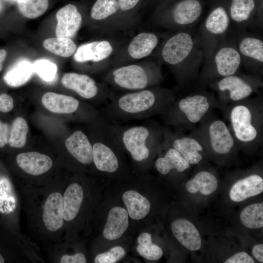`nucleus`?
Returning <instances> with one entry per match:
<instances>
[{
	"label": "nucleus",
	"instance_id": "obj_1",
	"mask_svg": "<svg viewBox=\"0 0 263 263\" xmlns=\"http://www.w3.org/2000/svg\"><path fill=\"white\" fill-rule=\"evenodd\" d=\"M67 183L64 179L56 177L43 185L17 186L26 217L27 236L40 248L64 239L63 196Z\"/></svg>",
	"mask_w": 263,
	"mask_h": 263
},
{
	"label": "nucleus",
	"instance_id": "obj_2",
	"mask_svg": "<svg viewBox=\"0 0 263 263\" xmlns=\"http://www.w3.org/2000/svg\"><path fill=\"white\" fill-rule=\"evenodd\" d=\"M177 98L175 92L159 86L115 95L103 113L111 120L129 121L162 115Z\"/></svg>",
	"mask_w": 263,
	"mask_h": 263
},
{
	"label": "nucleus",
	"instance_id": "obj_3",
	"mask_svg": "<svg viewBox=\"0 0 263 263\" xmlns=\"http://www.w3.org/2000/svg\"><path fill=\"white\" fill-rule=\"evenodd\" d=\"M203 56L202 44L198 45L186 30H178L166 38L158 53V58L169 68L179 87L198 81Z\"/></svg>",
	"mask_w": 263,
	"mask_h": 263
},
{
	"label": "nucleus",
	"instance_id": "obj_4",
	"mask_svg": "<svg viewBox=\"0 0 263 263\" xmlns=\"http://www.w3.org/2000/svg\"><path fill=\"white\" fill-rule=\"evenodd\" d=\"M220 110L229 127L239 149L253 152L263 144V98L254 97L222 106Z\"/></svg>",
	"mask_w": 263,
	"mask_h": 263
},
{
	"label": "nucleus",
	"instance_id": "obj_5",
	"mask_svg": "<svg viewBox=\"0 0 263 263\" xmlns=\"http://www.w3.org/2000/svg\"><path fill=\"white\" fill-rule=\"evenodd\" d=\"M221 105L215 95L206 89L176 99L170 105L163 116L166 127L184 132L193 130L215 108Z\"/></svg>",
	"mask_w": 263,
	"mask_h": 263
},
{
	"label": "nucleus",
	"instance_id": "obj_6",
	"mask_svg": "<svg viewBox=\"0 0 263 263\" xmlns=\"http://www.w3.org/2000/svg\"><path fill=\"white\" fill-rule=\"evenodd\" d=\"M110 128L121 145L136 162L149 161L163 141V127L157 124L121 126L109 124Z\"/></svg>",
	"mask_w": 263,
	"mask_h": 263
},
{
	"label": "nucleus",
	"instance_id": "obj_7",
	"mask_svg": "<svg viewBox=\"0 0 263 263\" xmlns=\"http://www.w3.org/2000/svg\"><path fill=\"white\" fill-rule=\"evenodd\" d=\"M163 78L160 65L144 59L111 68L104 81L115 90L131 92L159 86Z\"/></svg>",
	"mask_w": 263,
	"mask_h": 263
},
{
	"label": "nucleus",
	"instance_id": "obj_8",
	"mask_svg": "<svg viewBox=\"0 0 263 263\" xmlns=\"http://www.w3.org/2000/svg\"><path fill=\"white\" fill-rule=\"evenodd\" d=\"M188 134L200 142L208 156L217 158L219 161L230 157L239 149L229 127L212 111Z\"/></svg>",
	"mask_w": 263,
	"mask_h": 263
},
{
	"label": "nucleus",
	"instance_id": "obj_9",
	"mask_svg": "<svg viewBox=\"0 0 263 263\" xmlns=\"http://www.w3.org/2000/svg\"><path fill=\"white\" fill-rule=\"evenodd\" d=\"M202 12L201 0H163L153 19L158 26L181 30L196 23Z\"/></svg>",
	"mask_w": 263,
	"mask_h": 263
},
{
	"label": "nucleus",
	"instance_id": "obj_10",
	"mask_svg": "<svg viewBox=\"0 0 263 263\" xmlns=\"http://www.w3.org/2000/svg\"><path fill=\"white\" fill-rule=\"evenodd\" d=\"M94 124L93 135L89 138L92 145L93 164L100 171L116 172L120 165L119 153L124 150L105 119Z\"/></svg>",
	"mask_w": 263,
	"mask_h": 263
},
{
	"label": "nucleus",
	"instance_id": "obj_11",
	"mask_svg": "<svg viewBox=\"0 0 263 263\" xmlns=\"http://www.w3.org/2000/svg\"><path fill=\"white\" fill-rule=\"evenodd\" d=\"M242 60L236 45L222 41L205 60L199 73V88L206 89L217 79L237 73Z\"/></svg>",
	"mask_w": 263,
	"mask_h": 263
},
{
	"label": "nucleus",
	"instance_id": "obj_12",
	"mask_svg": "<svg viewBox=\"0 0 263 263\" xmlns=\"http://www.w3.org/2000/svg\"><path fill=\"white\" fill-rule=\"evenodd\" d=\"M209 86L217 94L221 107L250 97L263 87L261 75L237 73L210 82Z\"/></svg>",
	"mask_w": 263,
	"mask_h": 263
},
{
	"label": "nucleus",
	"instance_id": "obj_13",
	"mask_svg": "<svg viewBox=\"0 0 263 263\" xmlns=\"http://www.w3.org/2000/svg\"><path fill=\"white\" fill-rule=\"evenodd\" d=\"M17 167L23 175L19 184L40 186L55 179L48 175L53 169L54 162L49 155L37 151L19 153L16 157Z\"/></svg>",
	"mask_w": 263,
	"mask_h": 263
},
{
	"label": "nucleus",
	"instance_id": "obj_14",
	"mask_svg": "<svg viewBox=\"0 0 263 263\" xmlns=\"http://www.w3.org/2000/svg\"><path fill=\"white\" fill-rule=\"evenodd\" d=\"M231 19L227 8L218 5L210 11L201 26V43L205 60L222 40Z\"/></svg>",
	"mask_w": 263,
	"mask_h": 263
},
{
	"label": "nucleus",
	"instance_id": "obj_15",
	"mask_svg": "<svg viewBox=\"0 0 263 263\" xmlns=\"http://www.w3.org/2000/svg\"><path fill=\"white\" fill-rule=\"evenodd\" d=\"M22 210L19 193L6 174H0V215L13 233L20 237V215Z\"/></svg>",
	"mask_w": 263,
	"mask_h": 263
},
{
	"label": "nucleus",
	"instance_id": "obj_16",
	"mask_svg": "<svg viewBox=\"0 0 263 263\" xmlns=\"http://www.w3.org/2000/svg\"><path fill=\"white\" fill-rule=\"evenodd\" d=\"M159 37L155 33H138L116 53L111 68L142 60L149 56L159 42Z\"/></svg>",
	"mask_w": 263,
	"mask_h": 263
},
{
	"label": "nucleus",
	"instance_id": "obj_17",
	"mask_svg": "<svg viewBox=\"0 0 263 263\" xmlns=\"http://www.w3.org/2000/svg\"><path fill=\"white\" fill-rule=\"evenodd\" d=\"M120 48L109 39L93 41L77 48L73 58L77 63L91 62L97 65L99 70H104L110 65L112 66Z\"/></svg>",
	"mask_w": 263,
	"mask_h": 263
},
{
	"label": "nucleus",
	"instance_id": "obj_18",
	"mask_svg": "<svg viewBox=\"0 0 263 263\" xmlns=\"http://www.w3.org/2000/svg\"><path fill=\"white\" fill-rule=\"evenodd\" d=\"M86 189L81 183L75 181L68 182L63 192L65 234L63 240L72 238L75 224L81 215L85 201Z\"/></svg>",
	"mask_w": 263,
	"mask_h": 263
},
{
	"label": "nucleus",
	"instance_id": "obj_19",
	"mask_svg": "<svg viewBox=\"0 0 263 263\" xmlns=\"http://www.w3.org/2000/svg\"><path fill=\"white\" fill-rule=\"evenodd\" d=\"M61 82L65 88L86 99H95L104 103L109 100L112 94L104 84H98L93 78L85 74L65 73L62 78Z\"/></svg>",
	"mask_w": 263,
	"mask_h": 263
},
{
	"label": "nucleus",
	"instance_id": "obj_20",
	"mask_svg": "<svg viewBox=\"0 0 263 263\" xmlns=\"http://www.w3.org/2000/svg\"><path fill=\"white\" fill-rule=\"evenodd\" d=\"M163 131L164 139L190 164H198L208 156L203 145L196 138L166 126L163 127Z\"/></svg>",
	"mask_w": 263,
	"mask_h": 263
},
{
	"label": "nucleus",
	"instance_id": "obj_21",
	"mask_svg": "<svg viewBox=\"0 0 263 263\" xmlns=\"http://www.w3.org/2000/svg\"><path fill=\"white\" fill-rule=\"evenodd\" d=\"M236 47L242 60L252 74L262 75L263 63V41L260 38L252 36H244L237 41Z\"/></svg>",
	"mask_w": 263,
	"mask_h": 263
},
{
	"label": "nucleus",
	"instance_id": "obj_22",
	"mask_svg": "<svg viewBox=\"0 0 263 263\" xmlns=\"http://www.w3.org/2000/svg\"><path fill=\"white\" fill-rule=\"evenodd\" d=\"M157 153L159 155L154 165L156 170L163 175H168L173 170L182 173L190 167V164L164 139Z\"/></svg>",
	"mask_w": 263,
	"mask_h": 263
},
{
	"label": "nucleus",
	"instance_id": "obj_23",
	"mask_svg": "<svg viewBox=\"0 0 263 263\" xmlns=\"http://www.w3.org/2000/svg\"><path fill=\"white\" fill-rule=\"evenodd\" d=\"M56 16L57 20L56 37L70 38L74 37L82 22V15L78 6L68 3L59 9Z\"/></svg>",
	"mask_w": 263,
	"mask_h": 263
},
{
	"label": "nucleus",
	"instance_id": "obj_24",
	"mask_svg": "<svg viewBox=\"0 0 263 263\" xmlns=\"http://www.w3.org/2000/svg\"><path fill=\"white\" fill-rule=\"evenodd\" d=\"M70 156L78 164L88 166L93 163L92 145L89 138L82 131L74 132L65 142Z\"/></svg>",
	"mask_w": 263,
	"mask_h": 263
},
{
	"label": "nucleus",
	"instance_id": "obj_25",
	"mask_svg": "<svg viewBox=\"0 0 263 263\" xmlns=\"http://www.w3.org/2000/svg\"><path fill=\"white\" fill-rule=\"evenodd\" d=\"M173 234L178 242L187 249L194 251L202 246V239L198 230L188 220L177 219L171 224Z\"/></svg>",
	"mask_w": 263,
	"mask_h": 263
},
{
	"label": "nucleus",
	"instance_id": "obj_26",
	"mask_svg": "<svg viewBox=\"0 0 263 263\" xmlns=\"http://www.w3.org/2000/svg\"><path fill=\"white\" fill-rule=\"evenodd\" d=\"M263 191V177L258 173H253L238 180L233 185L230 189L229 197L235 202H240Z\"/></svg>",
	"mask_w": 263,
	"mask_h": 263
},
{
	"label": "nucleus",
	"instance_id": "obj_27",
	"mask_svg": "<svg viewBox=\"0 0 263 263\" xmlns=\"http://www.w3.org/2000/svg\"><path fill=\"white\" fill-rule=\"evenodd\" d=\"M117 0H96L90 11L91 18L101 23L103 29L115 30L119 13Z\"/></svg>",
	"mask_w": 263,
	"mask_h": 263
},
{
	"label": "nucleus",
	"instance_id": "obj_28",
	"mask_svg": "<svg viewBox=\"0 0 263 263\" xmlns=\"http://www.w3.org/2000/svg\"><path fill=\"white\" fill-rule=\"evenodd\" d=\"M43 106L51 112L62 114H73L80 109L81 103L75 97L54 92H47L41 98Z\"/></svg>",
	"mask_w": 263,
	"mask_h": 263
},
{
	"label": "nucleus",
	"instance_id": "obj_29",
	"mask_svg": "<svg viewBox=\"0 0 263 263\" xmlns=\"http://www.w3.org/2000/svg\"><path fill=\"white\" fill-rule=\"evenodd\" d=\"M128 215L127 211L123 207L111 208L103 231L104 237L109 240L120 238L128 227Z\"/></svg>",
	"mask_w": 263,
	"mask_h": 263
},
{
	"label": "nucleus",
	"instance_id": "obj_30",
	"mask_svg": "<svg viewBox=\"0 0 263 263\" xmlns=\"http://www.w3.org/2000/svg\"><path fill=\"white\" fill-rule=\"evenodd\" d=\"M218 179L211 171L202 169L198 171L186 184V188L191 193L200 192L205 195L212 194L217 188Z\"/></svg>",
	"mask_w": 263,
	"mask_h": 263
},
{
	"label": "nucleus",
	"instance_id": "obj_31",
	"mask_svg": "<svg viewBox=\"0 0 263 263\" xmlns=\"http://www.w3.org/2000/svg\"><path fill=\"white\" fill-rule=\"evenodd\" d=\"M122 200L127 208L128 215L132 219H142L150 212L149 200L135 190L125 191L122 195Z\"/></svg>",
	"mask_w": 263,
	"mask_h": 263
},
{
	"label": "nucleus",
	"instance_id": "obj_32",
	"mask_svg": "<svg viewBox=\"0 0 263 263\" xmlns=\"http://www.w3.org/2000/svg\"><path fill=\"white\" fill-rule=\"evenodd\" d=\"M119 13L115 23V30L131 27L137 21L138 12L144 0H117Z\"/></svg>",
	"mask_w": 263,
	"mask_h": 263
},
{
	"label": "nucleus",
	"instance_id": "obj_33",
	"mask_svg": "<svg viewBox=\"0 0 263 263\" xmlns=\"http://www.w3.org/2000/svg\"><path fill=\"white\" fill-rule=\"evenodd\" d=\"M257 10L255 0H231L228 11L231 20L242 24L248 22Z\"/></svg>",
	"mask_w": 263,
	"mask_h": 263
},
{
	"label": "nucleus",
	"instance_id": "obj_34",
	"mask_svg": "<svg viewBox=\"0 0 263 263\" xmlns=\"http://www.w3.org/2000/svg\"><path fill=\"white\" fill-rule=\"evenodd\" d=\"M33 72V64L28 60H21L7 71L3 79L10 86L19 87L30 79Z\"/></svg>",
	"mask_w": 263,
	"mask_h": 263
},
{
	"label": "nucleus",
	"instance_id": "obj_35",
	"mask_svg": "<svg viewBox=\"0 0 263 263\" xmlns=\"http://www.w3.org/2000/svg\"><path fill=\"white\" fill-rule=\"evenodd\" d=\"M44 48L56 55L68 57L74 55L76 45L70 38L56 37L46 39L43 42Z\"/></svg>",
	"mask_w": 263,
	"mask_h": 263
},
{
	"label": "nucleus",
	"instance_id": "obj_36",
	"mask_svg": "<svg viewBox=\"0 0 263 263\" xmlns=\"http://www.w3.org/2000/svg\"><path fill=\"white\" fill-rule=\"evenodd\" d=\"M241 223L250 229H258L263 226V204H252L241 211L240 215Z\"/></svg>",
	"mask_w": 263,
	"mask_h": 263
},
{
	"label": "nucleus",
	"instance_id": "obj_37",
	"mask_svg": "<svg viewBox=\"0 0 263 263\" xmlns=\"http://www.w3.org/2000/svg\"><path fill=\"white\" fill-rule=\"evenodd\" d=\"M19 11L24 17L35 19L48 9L49 0H16Z\"/></svg>",
	"mask_w": 263,
	"mask_h": 263
},
{
	"label": "nucleus",
	"instance_id": "obj_38",
	"mask_svg": "<svg viewBox=\"0 0 263 263\" xmlns=\"http://www.w3.org/2000/svg\"><path fill=\"white\" fill-rule=\"evenodd\" d=\"M28 126L26 120L21 117L16 118L13 121L9 133L8 143L15 148H21L26 142Z\"/></svg>",
	"mask_w": 263,
	"mask_h": 263
},
{
	"label": "nucleus",
	"instance_id": "obj_39",
	"mask_svg": "<svg viewBox=\"0 0 263 263\" xmlns=\"http://www.w3.org/2000/svg\"><path fill=\"white\" fill-rule=\"evenodd\" d=\"M33 67L34 72L46 82L52 81L57 71L56 64L47 59L36 60L33 64Z\"/></svg>",
	"mask_w": 263,
	"mask_h": 263
},
{
	"label": "nucleus",
	"instance_id": "obj_40",
	"mask_svg": "<svg viewBox=\"0 0 263 263\" xmlns=\"http://www.w3.org/2000/svg\"><path fill=\"white\" fill-rule=\"evenodd\" d=\"M124 249L120 246H116L109 251L98 254L94 258L95 263H114L121 259L125 255Z\"/></svg>",
	"mask_w": 263,
	"mask_h": 263
},
{
	"label": "nucleus",
	"instance_id": "obj_41",
	"mask_svg": "<svg viewBox=\"0 0 263 263\" xmlns=\"http://www.w3.org/2000/svg\"><path fill=\"white\" fill-rule=\"evenodd\" d=\"M136 250L140 256L150 261L159 260L163 256L162 249L152 243L144 245L139 244Z\"/></svg>",
	"mask_w": 263,
	"mask_h": 263
},
{
	"label": "nucleus",
	"instance_id": "obj_42",
	"mask_svg": "<svg viewBox=\"0 0 263 263\" xmlns=\"http://www.w3.org/2000/svg\"><path fill=\"white\" fill-rule=\"evenodd\" d=\"M225 263H254V259L245 251L236 253L228 258Z\"/></svg>",
	"mask_w": 263,
	"mask_h": 263
},
{
	"label": "nucleus",
	"instance_id": "obj_43",
	"mask_svg": "<svg viewBox=\"0 0 263 263\" xmlns=\"http://www.w3.org/2000/svg\"><path fill=\"white\" fill-rule=\"evenodd\" d=\"M14 107L12 97L7 94H0V112L8 113Z\"/></svg>",
	"mask_w": 263,
	"mask_h": 263
},
{
	"label": "nucleus",
	"instance_id": "obj_44",
	"mask_svg": "<svg viewBox=\"0 0 263 263\" xmlns=\"http://www.w3.org/2000/svg\"><path fill=\"white\" fill-rule=\"evenodd\" d=\"M9 133L8 125L0 120V148L8 143Z\"/></svg>",
	"mask_w": 263,
	"mask_h": 263
},
{
	"label": "nucleus",
	"instance_id": "obj_45",
	"mask_svg": "<svg viewBox=\"0 0 263 263\" xmlns=\"http://www.w3.org/2000/svg\"><path fill=\"white\" fill-rule=\"evenodd\" d=\"M252 254L259 262L263 263V244H259L255 245L252 249Z\"/></svg>",
	"mask_w": 263,
	"mask_h": 263
},
{
	"label": "nucleus",
	"instance_id": "obj_46",
	"mask_svg": "<svg viewBox=\"0 0 263 263\" xmlns=\"http://www.w3.org/2000/svg\"><path fill=\"white\" fill-rule=\"evenodd\" d=\"M139 244L144 245L152 243L151 236L147 232H144L139 235L137 239Z\"/></svg>",
	"mask_w": 263,
	"mask_h": 263
},
{
	"label": "nucleus",
	"instance_id": "obj_47",
	"mask_svg": "<svg viewBox=\"0 0 263 263\" xmlns=\"http://www.w3.org/2000/svg\"><path fill=\"white\" fill-rule=\"evenodd\" d=\"M7 56V52L4 49L0 50V72L1 71L3 63Z\"/></svg>",
	"mask_w": 263,
	"mask_h": 263
},
{
	"label": "nucleus",
	"instance_id": "obj_48",
	"mask_svg": "<svg viewBox=\"0 0 263 263\" xmlns=\"http://www.w3.org/2000/svg\"><path fill=\"white\" fill-rule=\"evenodd\" d=\"M6 262V260L1 254L0 253V263Z\"/></svg>",
	"mask_w": 263,
	"mask_h": 263
},
{
	"label": "nucleus",
	"instance_id": "obj_49",
	"mask_svg": "<svg viewBox=\"0 0 263 263\" xmlns=\"http://www.w3.org/2000/svg\"><path fill=\"white\" fill-rule=\"evenodd\" d=\"M154 0H144V3H143V5H145V4H147V3H150V2H151L152 1H153Z\"/></svg>",
	"mask_w": 263,
	"mask_h": 263
},
{
	"label": "nucleus",
	"instance_id": "obj_50",
	"mask_svg": "<svg viewBox=\"0 0 263 263\" xmlns=\"http://www.w3.org/2000/svg\"><path fill=\"white\" fill-rule=\"evenodd\" d=\"M255 0L256 1V2H257L258 1H260V2H261V3H263V2H262L263 0Z\"/></svg>",
	"mask_w": 263,
	"mask_h": 263
},
{
	"label": "nucleus",
	"instance_id": "obj_51",
	"mask_svg": "<svg viewBox=\"0 0 263 263\" xmlns=\"http://www.w3.org/2000/svg\"><path fill=\"white\" fill-rule=\"evenodd\" d=\"M11 0L15 1H16V0Z\"/></svg>",
	"mask_w": 263,
	"mask_h": 263
}]
</instances>
